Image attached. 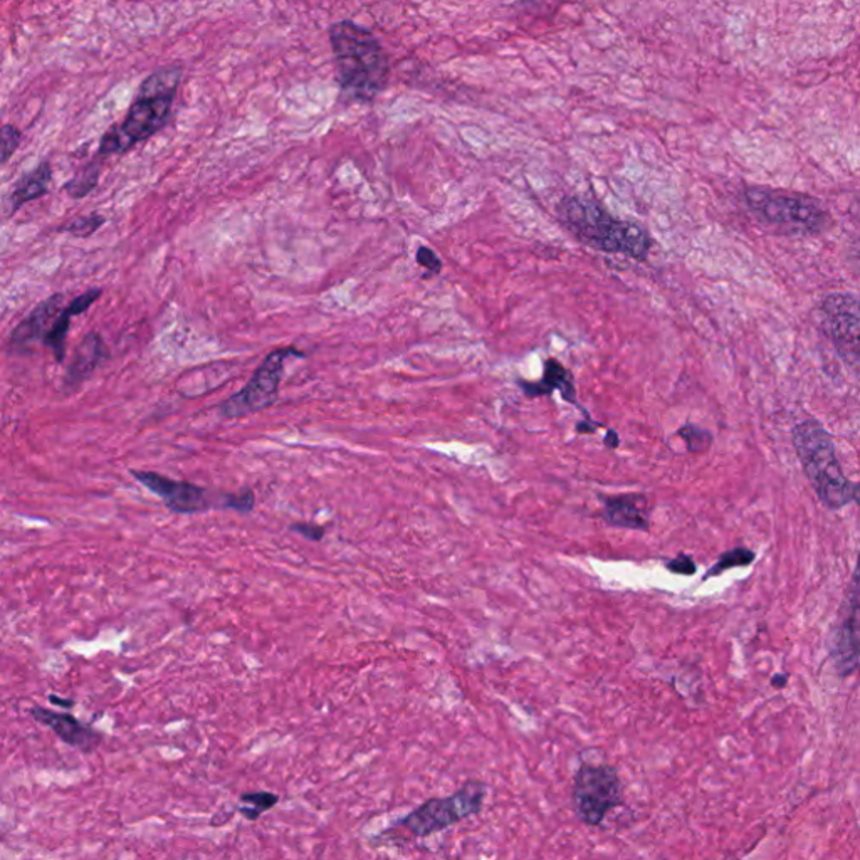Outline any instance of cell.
Masks as SVG:
<instances>
[{"instance_id":"obj_1","label":"cell","mask_w":860,"mask_h":860,"mask_svg":"<svg viewBox=\"0 0 860 860\" xmlns=\"http://www.w3.org/2000/svg\"><path fill=\"white\" fill-rule=\"evenodd\" d=\"M556 216L575 239L599 253L646 261L654 246L646 225L618 219L590 194L565 195L556 206Z\"/></svg>"},{"instance_id":"obj_2","label":"cell","mask_w":860,"mask_h":860,"mask_svg":"<svg viewBox=\"0 0 860 860\" xmlns=\"http://www.w3.org/2000/svg\"><path fill=\"white\" fill-rule=\"evenodd\" d=\"M328 36L343 95L358 103H371L390 79L389 54L379 37L354 21L331 24Z\"/></svg>"},{"instance_id":"obj_3","label":"cell","mask_w":860,"mask_h":860,"mask_svg":"<svg viewBox=\"0 0 860 860\" xmlns=\"http://www.w3.org/2000/svg\"><path fill=\"white\" fill-rule=\"evenodd\" d=\"M184 77V67L165 66L151 73L142 83L125 119L111 126L100 142L96 159L126 153L138 144L157 135L172 116L173 101Z\"/></svg>"},{"instance_id":"obj_4","label":"cell","mask_w":860,"mask_h":860,"mask_svg":"<svg viewBox=\"0 0 860 860\" xmlns=\"http://www.w3.org/2000/svg\"><path fill=\"white\" fill-rule=\"evenodd\" d=\"M798 459L820 500L831 509L852 503L853 482L847 481L832 435L815 420L798 423L794 432Z\"/></svg>"},{"instance_id":"obj_5","label":"cell","mask_w":860,"mask_h":860,"mask_svg":"<svg viewBox=\"0 0 860 860\" xmlns=\"http://www.w3.org/2000/svg\"><path fill=\"white\" fill-rule=\"evenodd\" d=\"M488 785L481 779H469L459 790L447 797L429 798L417 809L402 816L392 828H404L414 837H430L481 813Z\"/></svg>"},{"instance_id":"obj_6","label":"cell","mask_w":860,"mask_h":860,"mask_svg":"<svg viewBox=\"0 0 860 860\" xmlns=\"http://www.w3.org/2000/svg\"><path fill=\"white\" fill-rule=\"evenodd\" d=\"M572 803L575 815L589 827H599L612 810L624 803V784L609 763L581 761L574 775Z\"/></svg>"},{"instance_id":"obj_7","label":"cell","mask_w":860,"mask_h":860,"mask_svg":"<svg viewBox=\"0 0 860 860\" xmlns=\"http://www.w3.org/2000/svg\"><path fill=\"white\" fill-rule=\"evenodd\" d=\"M748 207L758 218L772 225L790 231L816 232L827 224V212L819 200L806 195L788 194L773 188L754 187L745 192Z\"/></svg>"},{"instance_id":"obj_8","label":"cell","mask_w":860,"mask_h":860,"mask_svg":"<svg viewBox=\"0 0 860 860\" xmlns=\"http://www.w3.org/2000/svg\"><path fill=\"white\" fill-rule=\"evenodd\" d=\"M303 358L305 354L287 346L274 349L265 358L258 370L254 371L246 386L219 405V413L224 419H241L250 414L261 413L271 407L278 398L281 379H283L284 365L290 358Z\"/></svg>"},{"instance_id":"obj_9","label":"cell","mask_w":860,"mask_h":860,"mask_svg":"<svg viewBox=\"0 0 860 860\" xmlns=\"http://www.w3.org/2000/svg\"><path fill=\"white\" fill-rule=\"evenodd\" d=\"M820 317L837 354L860 373V298L828 295L820 305Z\"/></svg>"},{"instance_id":"obj_10","label":"cell","mask_w":860,"mask_h":860,"mask_svg":"<svg viewBox=\"0 0 860 860\" xmlns=\"http://www.w3.org/2000/svg\"><path fill=\"white\" fill-rule=\"evenodd\" d=\"M155 496L163 501L170 512L175 515H197L207 513L216 506V500L207 490L188 481H177L151 471H130Z\"/></svg>"},{"instance_id":"obj_11","label":"cell","mask_w":860,"mask_h":860,"mask_svg":"<svg viewBox=\"0 0 860 860\" xmlns=\"http://www.w3.org/2000/svg\"><path fill=\"white\" fill-rule=\"evenodd\" d=\"M832 658L840 676H850L860 667V581L856 578L847 592L840 624L835 629Z\"/></svg>"},{"instance_id":"obj_12","label":"cell","mask_w":860,"mask_h":860,"mask_svg":"<svg viewBox=\"0 0 860 860\" xmlns=\"http://www.w3.org/2000/svg\"><path fill=\"white\" fill-rule=\"evenodd\" d=\"M29 714L37 723L48 726L58 738L63 739L66 745L76 748L82 753H93L103 742V736L100 733L82 723L73 714L56 713V711L42 707L30 708Z\"/></svg>"},{"instance_id":"obj_13","label":"cell","mask_w":860,"mask_h":860,"mask_svg":"<svg viewBox=\"0 0 860 860\" xmlns=\"http://www.w3.org/2000/svg\"><path fill=\"white\" fill-rule=\"evenodd\" d=\"M64 296L61 293L49 296L39 303L11 333V348L15 352H27L36 342H45L46 335L60 317Z\"/></svg>"},{"instance_id":"obj_14","label":"cell","mask_w":860,"mask_h":860,"mask_svg":"<svg viewBox=\"0 0 860 860\" xmlns=\"http://www.w3.org/2000/svg\"><path fill=\"white\" fill-rule=\"evenodd\" d=\"M603 521L622 530L649 531V501L643 494H617L603 497Z\"/></svg>"},{"instance_id":"obj_15","label":"cell","mask_w":860,"mask_h":860,"mask_svg":"<svg viewBox=\"0 0 860 860\" xmlns=\"http://www.w3.org/2000/svg\"><path fill=\"white\" fill-rule=\"evenodd\" d=\"M518 383L528 398L550 397L555 390H558L563 401L577 405L581 414H583L585 420H590L589 413L578 404L577 386H575L572 371L556 358H549V360L544 361L543 379L538 380V382L518 380Z\"/></svg>"},{"instance_id":"obj_16","label":"cell","mask_w":860,"mask_h":860,"mask_svg":"<svg viewBox=\"0 0 860 860\" xmlns=\"http://www.w3.org/2000/svg\"><path fill=\"white\" fill-rule=\"evenodd\" d=\"M107 358L108 348L103 339L100 333L91 331L74 352L73 360L67 367L66 377H64V389L76 390L95 373L96 368L100 367L101 361Z\"/></svg>"},{"instance_id":"obj_17","label":"cell","mask_w":860,"mask_h":860,"mask_svg":"<svg viewBox=\"0 0 860 860\" xmlns=\"http://www.w3.org/2000/svg\"><path fill=\"white\" fill-rule=\"evenodd\" d=\"M101 293H103V291H101L100 287H93V290L86 291L83 295L76 296V298L61 311L60 317H58L56 323L52 324L42 345L51 349L58 364H63L64 357H66V339L67 331H70L71 328V320L77 317V315H83V312L88 311L89 306L100 299Z\"/></svg>"},{"instance_id":"obj_18","label":"cell","mask_w":860,"mask_h":860,"mask_svg":"<svg viewBox=\"0 0 860 860\" xmlns=\"http://www.w3.org/2000/svg\"><path fill=\"white\" fill-rule=\"evenodd\" d=\"M51 181L52 167L49 162H41L39 165L34 167L33 170H29V172L24 173L23 177L15 182L11 194H9V218H12L27 202L45 197L48 194Z\"/></svg>"},{"instance_id":"obj_19","label":"cell","mask_w":860,"mask_h":860,"mask_svg":"<svg viewBox=\"0 0 860 860\" xmlns=\"http://www.w3.org/2000/svg\"><path fill=\"white\" fill-rule=\"evenodd\" d=\"M101 163L103 162L95 157L88 165L83 167L82 172H77L67 184H64V192L70 195L71 199H85V197H88V195L98 187Z\"/></svg>"},{"instance_id":"obj_20","label":"cell","mask_w":860,"mask_h":860,"mask_svg":"<svg viewBox=\"0 0 860 860\" xmlns=\"http://www.w3.org/2000/svg\"><path fill=\"white\" fill-rule=\"evenodd\" d=\"M241 801H243L244 806H247L241 807V813H243L247 820L254 822V820H258L262 813L268 812V810L277 806L278 801H280V797H278L277 794H272V791H247V794L241 795Z\"/></svg>"},{"instance_id":"obj_21","label":"cell","mask_w":860,"mask_h":860,"mask_svg":"<svg viewBox=\"0 0 860 860\" xmlns=\"http://www.w3.org/2000/svg\"><path fill=\"white\" fill-rule=\"evenodd\" d=\"M754 562V553L751 550L745 549V546H738V549L729 550V552L723 553L717 560L716 565L711 566L710 572L704 575V580L711 577H717V575L725 574V572L732 570V568H738V566H748Z\"/></svg>"},{"instance_id":"obj_22","label":"cell","mask_w":860,"mask_h":860,"mask_svg":"<svg viewBox=\"0 0 860 860\" xmlns=\"http://www.w3.org/2000/svg\"><path fill=\"white\" fill-rule=\"evenodd\" d=\"M677 435L686 442L689 453H707L713 444V434L701 427L692 426V423L680 427L677 430Z\"/></svg>"},{"instance_id":"obj_23","label":"cell","mask_w":860,"mask_h":860,"mask_svg":"<svg viewBox=\"0 0 860 860\" xmlns=\"http://www.w3.org/2000/svg\"><path fill=\"white\" fill-rule=\"evenodd\" d=\"M105 222H107V218L101 216V213H88V216H77V218L71 219L67 224L61 228V231L67 232L71 236L85 239V237L93 236Z\"/></svg>"},{"instance_id":"obj_24","label":"cell","mask_w":860,"mask_h":860,"mask_svg":"<svg viewBox=\"0 0 860 860\" xmlns=\"http://www.w3.org/2000/svg\"><path fill=\"white\" fill-rule=\"evenodd\" d=\"M0 135H2V163L5 165L23 142V132L17 126L5 123L0 130Z\"/></svg>"},{"instance_id":"obj_25","label":"cell","mask_w":860,"mask_h":860,"mask_svg":"<svg viewBox=\"0 0 860 860\" xmlns=\"http://www.w3.org/2000/svg\"><path fill=\"white\" fill-rule=\"evenodd\" d=\"M416 261L420 268L426 269L430 277H438L442 271V259L432 247L419 246L416 254Z\"/></svg>"},{"instance_id":"obj_26","label":"cell","mask_w":860,"mask_h":860,"mask_svg":"<svg viewBox=\"0 0 860 860\" xmlns=\"http://www.w3.org/2000/svg\"><path fill=\"white\" fill-rule=\"evenodd\" d=\"M254 504H256V497H254V493L250 490L237 494H224L225 509H234V512L246 515V513L253 512Z\"/></svg>"},{"instance_id":"obj_27","label":"cell","mask_w":860,"mask_h":860,"mask_svg":"<svg viewBox=\"0 0 860 860\" xmlns=\"http://www.w3.org/2000/svg\"><path fill=\"white\" fill-rule=\"evenodd\" d=\"M666 568L673 572V574L686 575V577H691V575H695L696 570H698L695 560L689 555H679L676 556V558L669 560V562H666Z\"/></svg>"},{"instance_id":"obj_28","label":"cell","mask_w":860,"mask_h":860,"mask_svg":"<svg viewBox=\"0 0 860 860\" xmlns=\"http://www.w3.org/2000/svg\"><path fill=\"white\" fill-rule=\"evenodd\" d=\"M290 530L311 541H321L324 537V528L312 525V523H295V525L290 526Z\"/></svg>"},{"instance_id":"obj_29","label":"cell","mask_w":860,"mask_h":860,"mask_svg":"<svg viewBox=\"0 0 860 860\" xmlns=\"http://www.w3.org/2000/svg\"><path fill=\"white\" fill-rule=\"evenodd\" d=\"M599 427H602V423L595 422V420H580L575 430H577L578 434H593Z\"/></svg>"},{"instance_id":"obj_30","label":"cell","mask_w":860,"mask_h":860,"mask_svg":"<svg viewBox=\"0 0 860 860\" xmlns=\"http://www.w3.org/2000/svg\"><path fill=\"white\" fill-rule=\"evenodd\" d=\"M603 444H605V447L615 451V449L621 445V439H618L617 432H615V430H607V435L603 438Z\"/></svg>"},{"instance_id":"obj_31","label":"cell","mask_w":860,"mask_h":860,"mask_svg":"<svg viewBox=\"0 0 860 860\" xmlns=\"http://www.w3.org/2000/svg\"><path fill=\"white\" fill-rule=\"evenodd\" d=\"M49 701L54 704V707L61 708H73L74 701H70V699L60 698V696H49Z\"/></svg>"},{"instance_id":"obj_32","label":"cell","mask_w":860,"mask_h":860,"mask_svg":"<svg viewBox=\"0 0 860 860\" xmlns=\"http://www.w3.org/2000/svg\"><path fill=\"white\" fill-rule=\"evenodd\" d=\"M772 684L775 688H784L785 684H787V676H775L772 679Z\"/></svg>"},{"instance_id":"obj_33","label":"cell","mask_w":860,"mask_h":860,"mask_svg":"<svg viewBox=\"0 0 860 860\" xmlns=\"http://www.w3.org/2000/svg\"><path fill=\"white\" fill-rule=\"evenodd\" d=\"M852 497L853 503H857L860 506V482H853Z\"/></svg>"}]
</instances>
